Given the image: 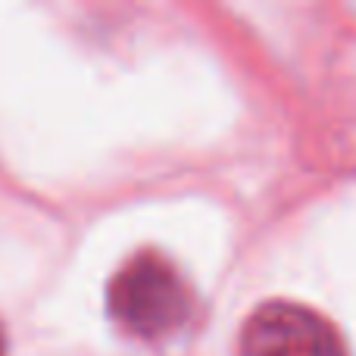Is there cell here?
Masks as SVG:
<instances>
[{
  "mask_svg": "<svg viewBox=\"0 0 356 356\" xmlns=\"http://www.w3.org/2000/svg\"><path fill=\"white\" fill-rule=\"evenodd\" d=\"M0 356H6V341H3V328H0Z\"/></svg>",
  "mask_w": 356,
  "mask_h": 356,
  "instance_id": "3957f363",
  "label": "cell"
},
{
  "mask_svg": "<svg viewBox=\"0 0 356 356\" xmlns=\"http://www.w3.org/2000/svg\"><path fill=\"white\" fill-rule=\"evenodd\" d=\"M106 309L131 338L156 341L178 332L191 316V291L172 259L141 250L119 266L106 284Z\"/></svg>",
  "mask_w": 356,
  "mask_h": 356,
  "instance_id": "6da1fadb",
  "label": "cell"
},
{
  "mask_svg": "<svg viewBox=\"0 0 356 356\" xmlns=\"http://www.w3.org/2000/svg\"><path fill=\"white\" fill-rule=\"evenodd\" d=\"M238 356H347V347L338 328L316 309L272 300L244 322Z\"/></svg>",
  "mask_w": 356,
  "mask_h": 356,
  "instance_id": "7a4b0ae2",
  "label": "cell"
}]
</instances>
